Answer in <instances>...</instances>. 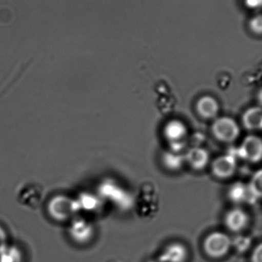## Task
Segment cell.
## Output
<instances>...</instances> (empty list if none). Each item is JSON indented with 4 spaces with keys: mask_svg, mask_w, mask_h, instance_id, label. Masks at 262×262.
I'll return each mask as SVG.
<instances>
[{
    "mask_svg": "<svg viewBox=\"0 0 262 262\" xmlns=\"http://www.w3.org/2000/svg\"><path fill=\"white\" fill-rule=\"evenodd\" d=\"M249 192H252L253 195H258L260 196L261 192V172H258L255 176L254 180H252V184H251L250 188H249Z\"/></svg>",
    "mask_w": 262,
    "mask_h": 262,
    "instance_id": "16",
    "label": "cell"
},
{
    "mask_svg": "<svg viewBox=\"0 0 262 262\" xmlns=\"http://www.w3.org/2000/svg\"><path fill=\"white\" fill-rule=\"evenodd\" d=\"M252 244V240L247 236H238L232 241V247L235 248V250L240 253H244L249 250Z\"/></svg>",
    "mask_w": 262,
    "mask_h": 262,
    "instance_id": "14",
    "label": "cell"
},
{
    "mask_svg": "<svg viewBox=\"0 0 262 262\" xmlns=\"http://www.w3.org/2000/svg\"><path fill=\"white\" fill-rule=\"evenodd\" d=\"M185 158L194 169H203L209 163V156L204 149L193 148L189 150Z\"/></svg>",
    "mask_w": 262,
    "mask_h": 262,
    "instance_id": "9",
    "label": "cell"
},
{
    "mask_svg": "<svg viewBox=\"0 0 262 262\" xmlns=\"http://www.w3.org/2000/svg\"><path fill=\"white\" fill-rule=\"evenodd\" d=\"M184 160H186L185 157L178 154V152H167L165 154L163 157V162L165 165L170 169H178L181 167L183 164Z\"/></svg>",
    "mask_w": 262,
    "mask_h": 262,
    "instance_id": "11",
    "label": "cell"
},
{
    "mask_svg": "<svg viewBox=\"0 0 262 262\" xmlns=\"http://www.w3.org/2000/svg\"><path fill=\"white\" fill-rule=\"evenodd\" d=\"M214 135L223 142H232L239 135V127L232 118H221L215 121L212 127Z\"/></svg>",
    "mask_w": 262,
    "mask_h": 262,
    "instance_id": "2",
    "label": "cell"
},
{
    "mask_svg": "<svg viewBox=\"0 0 262 262\" xmlns=\"http://www.w3.org/2000/svg\"><path fill=\"white\" fill-rule=\"evenodd\" d=\"M245 5L250 9H258L261 7L262 0H243Z\"/></svg>",
    "mask_w": 262,
    "mask_h": 262,
    "instance_id": "19",
    "label": "cell"
},
{
    "mask_svg": "<svg viewBox=\"0 0 262 262\" xmlns=\"http://www.w3.org/2000/svg\"><path fill=\"white\" fill-rule=\"evenodd\" d=\"M203 248L211 258H223L232 249V239L224 232H214L206 237Z\"/></svg>",
    "mask_w": 262,
    "mask_h": 262,
    "instance_id": "1",
    "label": "cell"
},
{
    "mask_svg": "<svg viewBox=\"0 0 262 262\" xmlns=\"http://www.w3.org/2000/svg\"><path fill=\"white\" fill-rule=\"evenodd\" d=\"M166 138L172 143V151L179 152L183 148V140L187 134V128L179 121H172L166 124L164 130Z\"/></svg>",
    "mask_w": 262,
    "mask_h": 262,
    "instance_id": "3",
    "label": "cell"
},
{
    "mask_svg": "<svg viewBox=\"0 0 262 262\" xmlns=\"http://www.w3.org/2000/svg\"><path fill=\"white\" fill-rule=\"evenodd\" d=\"M248 193H249V189L241 183H235V185L231 186L229 190V196L231 200L235 203H241L246 200Z\"/></svg>",
    "mask_w": 262,
    "mask_h": 262,
    "instance_id": "12",
    "label": "cell"
},
{
    "mask_svg": "<svg viewBox=\"0 0 262 262\" xmlns=\"http://www.w3.org/2000/svg\"><path fill=\"white\" fill-rule=\"evenodd\" d=\"M249 27L251 30L255 34L260 35L262 30V19L261 15H257L251 19L249 23Z\"/></svg>",
    "mask_w": 262,
    "mask_h": 262,
    "instance_id": "17",
    "label": "cell"
},
{
    "mask_svg": "<svg viewBox=\"0 0 262 262\" xmlns=\"http://www.w3.org/2000/svg\"><path fill=\"white\" fill-rule=\"evenodd\" d=\"M109 262H123V261H109Z\"/></svg>",
    "mask_w": 262,
    "mask_h": 262,
    "instance_id": "20",
    "label": "cell"
},
{
    "mask_svg": "<svg viewBox=\"0 0 262 262\" xmlns=\"http://www.w3.org/2000/svg\"><path fill=\"white\" fill-rule=\"evenodd\" d=\"M189 257L187 248L180 243H172L165 247L158 262H186Z\"/></svg>",
    "mask_w": 262,
    "mask_h": 262,
    "instance_id": "4",
    "label": "cell"
},
{
    "mask_svg": "<svg viewBox=\"0 0 262 262\" xmlns=\"http://www.w3.org/2000/svg\"><path fill=\"white\" fill-rule=\"evenodd\" d=\"M252 262H262V246L258 244L252 254Z\"/></svg>",
    "mask_w": 262,
    "mask_h": 262,
    "instance_id": "18",
    "label": "cell"
},
{
    "mask_svg": "<svg viewBox=\"0 0 262 262\" xmlns=\"http://www.w3.org/2000/svg\"><path fill=\"white\" fill-rule=\"evenodd\" d=\"M219 106L215 98L211 96L203 97L197 103V111L204 118L210 119L218 115Z\"/></svg>",
    "mask_w": 262,
    "mask_h": 262,
    "instance_id": "8",
    "label": "cell"
},
{
    "mask_svg": "<svg viewBox=\"0 0 262 262\" xmlns=\"http://www.w3.org/2000/svg\"><path fill=\"white\" fill-rule=\"evenodd\" d=\"M241 156L249 161L258 162L261 158L262 144L259 137L250 136L243 142L241 149Z\"/></svg>",
    "mask_w": 262,
    "mask_h": 262,
    "instance_id": "5",
    "label": "cell"
},
{
    "mask_svg": "<svg viewBox=\"0 0 262 262\" xmlns=\"http://www.w3.org/2000/svg\"><path fill=\"white\" fill-rule=\"evenodd\" d=\"M225 221L229 230L234 232H239L247 227L249 218L244 211L240 209H234L228 212Z\"/></svg>",
    "mask_w": 262,
    "mask_h": 262,
    "instance_id": "6",
    "label": "cell"
},
{
    "mask_svg": "<svg viewBox=\"0 0 262 262\" xmlns=\"http://www.w3.org/2000/svg\"><path fill=\"white\" fill-rule=\"evenodd\" d=\"M73 234L77 239L86 241V240H89L92 235V229L87 223H76L73 227Z\"/></svg>",
    "mask_w": 262,
    "mask_h": 262,
    "instance_id": "13",
    "label": "cell"
},
{
    "mask_svg": "<svg viewBox=\"0 0 262 262\" xmlns=\"http://www.w3.org/2000/svg\"><path fill=\"white\" fill-rule=\"evenodd\" d=\"M18 252L14 248H0V262H15L12 258L18 260Z\"/></svg>",
    "mask_w": 262,
    "mask_h": 262,
    "instance_id": "15",
    "label": "cell"
},
{
    "mask_svg": "<svg viewBox=\"0 0 262 262\" xmlns=\"http://www.w3.org/2000/svg\"><path fill=\"white\" fill-rule=\"evenodd\" d=\"M261 111L258 107L249 109L243 117V123L246 128L257 130L261 127Z\"/></svg>",
    "mask_w": 262,
    "mask_h": 262,
    "instance_id": "10",
    "label": "cell"
},
{
    "mask_svg": "<svg viewBox=\"0 0 262 262\" xmlns=\"http://www.w3.org/2000/svg\"><path fill=\"white\" fill-rule=\"evenodd\" d=\"M236 168L235 159L231 156H224L217 159L212 165V171L216 177L229 178L233 175Z\"/></svg>",
    "mask_w": 262,
    "mask_h": 262,
    "instance_id": "7",
    "label": "cell"
}]
</instances>
